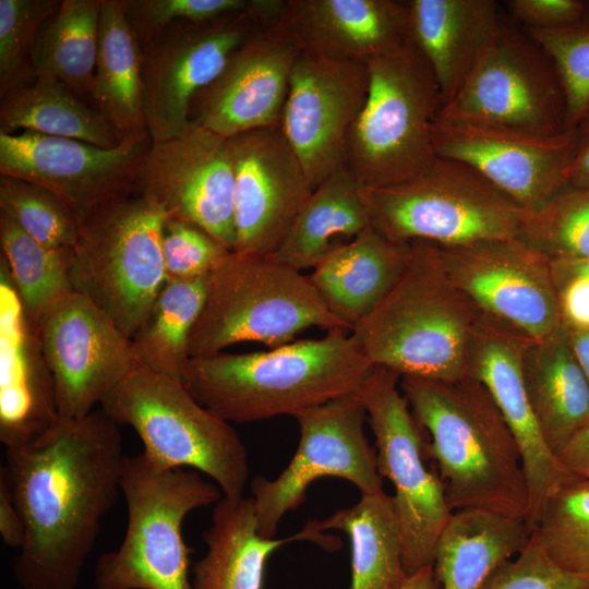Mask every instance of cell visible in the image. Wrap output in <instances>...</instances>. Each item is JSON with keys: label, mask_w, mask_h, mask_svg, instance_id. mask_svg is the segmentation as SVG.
I'll use <instances>...</instances> for the list:
<instances>
[{"label": "cell", "mask_w": 589, "mask_h": 589, "mask_svg": "<svg viewBox=\"0 0 589 589\" xmlns=\"http://www.w3.org/2000/svg\"><path fill=\"white\" fill-rule=\"evenodd\" d=\"M527 32L554 63L565 93L566 125L575 129L589 108V0L572 25Z\"/></svg>", "instance_id": "obj_42"}, {"label": "cell", "mask_w": 589, "mask_h": 589, "mask_svg": "<svg viewBox=\"0 0 589 589\" xmlns=\"http://www.w3.org/2000/svg\"><path fill=\"white\" fill-rule=\"evenodd\" d=\"M516 239L549 262L589 257V187L568 185L525 212Z\"/></svg>", "instance_id": "obj_39"}, {"label": "cell", "mask_w": 589, "mask_h": 589, "mask_svg": "<svg viewBox=\"0 0 589 589\" xmlns=\"http://www.w3.org/2000/svg\"><path fill=\"white\" fill-rule=\"evenodd\" d=\"M0 245L23 312L35 328L56 302L74 291L70 280L73 248L39 243L2 212Z\"/></svg>", "instance_id": "obj_37"}, {"label": "cell", "mask_w": 589, "mask_h": 589, "mask_svg": "<svg viewBox=\"0 0 589 589\" xmlns=\"http://www.w3.org/2000/svg\"><path fill=\"white\" fill-rule=\"evenodd\" d=\"M369 86L365 63L300 52L290 76L281 129L312 190L342 166L346 143Z\"/></svg>", "instance_id": "obj_20"}, {"label": "cell", "mask_w": 589, "mask_h": 589, "mask_svg": "<svg viewBox=\"0 0 589 589\" xmlns=\"http://www.w3.org/2000/svg\"><path fill=\"white\" fill-rule=\"evenodd\" d=\"M34 330L63 418L93 412L139 362L132 340L75 291L56 302Z\"/></svg>", "instance_id": "obj_15"}, {"label": "cell", "mask_w": 589, "mask_h": 589, "mask_svg": "<svg viewBox=\"0 0 589 589\" xmlns=\"http://www.w3.org/2000/svg\"><path fill=\"white\" fill-rule=\"evenodd\" d=\"M431 244L449 279L485 315L532 339L562 325L550 262L519 240Z\"/></svg>", "instance_id": "obj_17"}, {"label": "cell", "mask_w": 589, "mask_h": 589, "mask_svg": "<svg viewBox=\"0 0 589 589\" xmlns=\"http://www.w3.org/2000/svg\"><path fill=\"white\" fill-rule=\"evenodd\" d=\"M101 0H62L43 24L32 53L36 74L53 76L89 104Z\"/></svg>", "instance_id": "obj_36"}, {"label": "cell", "mask_w": 589, "mask_h": 589, "mask_svg": "<svg viewBox=\"0 0 589 589\" xmlns=\"http://www.w3.org/2000/svg\"><path fill=\"white\" fill-rule=\"evenodd\" d=\"M567 330L574 353L589 384V328Z\"/></svg>", "instance_id": "obj_51"}, {"label": "cell", "mask_w": 589, "mask_h": 589, "mask_svg": "<svg viewBox=\"0 0 589 589\" xmlns=\"http://www.w3.org/2000/svg\"><path fill=\"white\" fill-rule=\"evenodd\" d=\"M347 332L335 328L267 351L190 358L182 384L229 423L296 417L359 393L374 365Z\"/></svg>", "instance_id": "obj_2"}, {"label": "cell", "mask_w": 589, "mask_h": 589, "mask_svg": "<svg viewBox=\"0 0 589 589\" xmlns=\"http://www.w3.org/2000/svg\"><path fill=\"white\" fill-rule=\"evenodd\" d=\"M562 323L589 328V257L550 262Z\"/></svg>", "instance_id": "obj_46"}, {"label": "cell", "mask_w": 589, "mask_h": 589, "mask_svg": "<svg viewBox=\"0 0 589 589\" xmlns=\"http://www.w3.org/2000/svg\"><path fill=\"white\" fill-rule=\"evenodd\" d=\"M203 536L207 551L192 567V589H262L264 568L275 550L296 540L318 542L305 528L283 539L261 537L254 501L244 495H223Z\"/></svg>", "instance_id": "obj_29"}, {"label": "cell", "mask_w": 589, "mask_h": 589, "mask_svg": "<svg viewBox=\"0 0 589 589\" xmlns=\"http://www.w3.org/2000/svg\"><path fill=\"white\" fill-rule=\"evenodd\" d=\"M0 441L5 449L26 445L60 418L55 383L1 261Z\"/></svg>", "instance_id": "obj_24"}, {"label": "cell", "mask_w": 589, "mask_h": 589, "mask_svg": "<svg viewBox=\"0 0 589 589\" xmlns=\"http://www.w3.org/2000/svg\"><path fill=\"white\" fill-rule=\"evenodd\" d=\"M265 22L245 10L205 22L170 23L141 46L144 111L152 142L181 135L195 95L224 70L233 51Z\"/></svg>", "instance_id": "obj_14"}, {"label": "cell", "mask_w": 589, "mask_h": 589, "mask_svg": "<svg viewBox=\"0 0 589 589\" xmlns=\"http://www.w3.org/2000/svg\"><path fill=\"white\" fill-rule=\"evenodd\" d=\"M400 375L374 365L359 395L375 437L380 476L394 485L404 566L409 575L433 565L437 538L452 509L443 482L424 461L421 425L399 387Z\"/></svg>", "instance_id": "obj_11"}, {"label": "cell", "mask_w": 589, "mask_h": 589, "mask_svg": "<svg viewBox=\"0 0 589 589\" xmlns=\"http://www.w3.org/2000/svg\"><path fill=\"white\" fill-rule=\"evenodd\" d=\"M0 536L7 546L15 550L22 546L25 537L24 521L2 467L0 468Z\"/></svg>", "instance_id": "obj_48"}, {"label": "cell", "mask_w": 589, "mask_h": 589, "mask_svg": "<svg viewBox=\"0 0 589 589\" xmlns=\"http://www.w3.org/2000/svg\"><path fill=\"white\" fill-rule=\"evenodd\" d=\"M410 39L430 64L444 105L460 89L497 33L493 0H408ZM443 105V106H444Z\"/></svg>", "instance_id": "obj_26"}, {"label": "cell", "mask_w": 589, "mask_h": 589, "mask_svg": "<svg viewBox=\"0 0 589 589\" xmlns=\"http://www.w3.org/2000/svg\"><path fill=\"white\" fill-rule=\"evenodd\" d=\"M89 105L122 137L148 132L141 45L120 0H101Z\"/></svg>", "instance_id": "obj_31"}, {"label": "cell", "mask_w": 589, "mask_h": 589, "mask_svg": "<svg viewBox=\"0 0 589 589\" xmlns=\"http://www.w3.org/2000/svg\"><path fill=\"white\" fill-rule=\"evenodd\" d=\"M522 373L540 431L556 456L589 421V384L563 323L549 335L527 341Z\"/></svg>", "instance_id": "obj_28"}, {"label": "cell", "mask_w": 589, "mask_h": 589, "mask_svg": "<svg viewBox=\"0 0 589 589\" xmlns=\"http://www.w3.org/2000/svg\"><path fill=\"white\" fill-rule=\"evenodd\" d=\"M140 45L170 23L185 20L205 22L245 10L248 0H120Z\"/></svg>", "instance_id": "obj_44"}, {"label": "cell", "mask_w": 589, "mask_h": 589, "mask_svg": "<svg viewBox=\"0 0 589 589\" xmlns=\"http://www.w3.org/2000/svg\"><path fill=\"white\" fill-rule=\"evenodd\" d=\"M99 408L119 426L136 432L142 455L154 469L201 471L224 496L243 495L250 468L241 438L229 422L200 405L182 382L137 362Z\"/></svg>", "instance_id": "obj_8"}, {"label": "cell", "mask_w": 589, "mask_h": 589, "mask_svg": "<svg viewBox=\"0 0 589 589\" xmlns=\"http://www.w3.org/2000/svg\"><path fill=\"white\" fill-rule=\"evenodd\" d=\"M481 589H589V578L556 565L532 534L525 550L502 564Z\"/></svg>", "instance_id": "obj_45"}, {"label": "cell", "mask_w": 589, "mask_h": 589, "mask_svg": "<svg viewBox=\"0 0 589 589\" xmlns=\"http://www.w3.org/2000/svg\"><path fill=\"white\" fill-rule=\"evenodd\" d=\"M411 250V242L388 239L369 226L325 255L308 277L328 310L351 330L399 280Z\"/></svg>", "instance_id": "obj_27"}, {"label": "cell", "mask_w": 589, "mask_h": 589, "mask_svg": "<svg viewBox=\"0 0 589 589\" xmlns=\"http://www.w3.org/2000/svg\"><path fill=\"white\" fill-rule=\"evenodd\" d=\"M56 0H0V96L31 84L33 48L43 24L58 10Z\"/></svg>", "instance_id": "obj_41"}, {"label": "cell", "mask_w": 589, "mask_h": 589, "mask_svg": "<svg viewBox=\"0 0 589 589\" xmlns=\"http://www.w3.org/2000/svg\"><path fill=\"white\" fill-rule=\"evenodd\" d=\"M151 144L148 132L104 148L34 131H0V175L50 190L82 221L101 204L137 189Z\"/></svg>", "instance_id": "obj_16"}, {"label": "cell", "mask_w": 589, "mask_h": 589, "mask_svg": "<svg viewBox=\"0 0 589 589\" xmlns=\"http://www.w3.org/2000/svg\"><path fill=\"white\" fill-rule=\"evenodd\" d=\"M512 19L526 31H553L567 27L581 15L586 0H507Z\"/></svg>", "instance_id": "obj_47"}, {"label": "cell", "mask_w": 589, "mask_h": 589, "mask_svg": "<svg viewBox=\"0 0 589 589\" xmlns=\"http://www.w3.org/2000/svg\"><path fill=\"white\" fill-rule=\"evenodd\" d=\"M410 409L428 431L452 510L480 509L525 519L529 492L518 444L485 386L467 376H400Z\"/></svg>", "instance_id": "obj_3"}, {"label": "cell", "mask_w": 589, "mask_h": 589, "mask_svg": "<svg viewBox=\"0 0 589 589\" xmlns=\"http://www.w3.org/2000/svg\"><path fill=\"white\" fill-rule=\"evenodd\" d=\"M233 169V251L272 255L312 192L280 125L228 137Z\"/></svg>", "instance_id": "obj_22"}, {"label": "cell", "mask_w": 589, "mask_h": 589, "mask_svg": "<svg viewBox=\"0 0 589 589\" xmlns=\"http://www.w3.org/2000/svg\"><path fill=\"white\" fill-rule=\"evenodd\" d=\"M438 117L543 135L568 130L554 63L526 29L504 20Z\"/></svg>", "instance_id": "obj_12"}, {"label": "cell", "mask_w": 589, "mask_h": 589, "mask_svg": "<svg viewBox=\"0 0 589 589\" xmlns=\"http://www.w3.org/2000/svg\"><path fill=\"white\" fill-rule=\"evenodd\" d=\"M124 458L119 425L101 408L60 417L35 441L5 449L1 467L25 527L13 563L21 589H76L121 492Z\"/></svg>", "instance_id": "obj_1"}, {"label": "cell", "mask_w": 589, "mask_h": 589, "mask_svg": "<svg viewBox=\"0 0 589 589\" xmlns=\"http://www.w3.org/2000/svg\"><path fill=\"white\" fill-rule=\"evenodd\" d=\"M281 20L301 51L368 63L411 41L407 1L285 0Z\"/></svg>", "instance_id": "obj_25"}, {"label": "cell", "mask_w": 589, "mask_h": 589, "mask_svg": "<svg viewBox=\"0 0 589 589\" xmlns=\"http://www.w3.org/2000/svg\"><path fill=\"white\" fill-rule=\"evenodd\" d=\"M167 214L139 188L80 221L70 280L130 339L147 317L167 277L161 238Z\"/></svg>", "instance_id": "obj_9"}, {"label": "cell", "mask_w": 589, "mask_h": 589, "mask_svg": "<svg viewBox=\"0 0 589 589\" xmlns=\"http://www.w3.org/2000/svg\"><path fill=\"white\" fill-rule=\"evenodd\" d=\"M530 337L484 314L468 359V374L482 383L512 431L529 492L527 524L533 528L550 494L569 474L549 448L531 409L522 373Z\"/></svg>", "instance_id": "obj_23"}, {"label": "cell", "mask_w": 589, "mask_h": 589, "mask_svg": "<svg viewBox=\"0 0 589 589\" xmlns=\"http://www.w3.org/2000/svg\"><path fill=\"white\" fill-rule=\"evenodd\" d=\"M369 226L361 185L341 166L312 190L271 256L300 272L313 269L342 239H353Z\"/></svg>", "instance_id": "obj_33"}, {"label": "cell", "mask_w": 589, "mask_h": 589, "mask_svg": "<svg viewBox=\"0 0 589 589\" xmlns=\"http://www.w3.org/2000/svg\"><path fill=\"white\" fill-rule=\"evenodd\" d=\"M312 326L350 330L300 271L271 255L230 251L211 274L204 306L190 334L189 356L217 354L243 341L275 348Z\"/></svg>", "instance_id": "obj_6"}, {"label": "cell", "mask_w": 589, "mask_h": 589, "mask_svg": "<svg viewBox=\"0 0 589 589\" xmlns=\"http://www.w3.org/2000/svg\"><path fill=\"white\" fill-rule=\"evenodd\" d=\"M0 212L50 248H73L80 233L74 213L50 190L16 177L0 176Z\"/></svg>", "instance_id": "obj_40"}, {"label": "cell", "mask_w": 589, "mask_h": 589, "mask_svg": "<svg viewBox=\"0 0 589 589\" xmlns=\"http://www.w3.org/2000/svg\"><path fill=\"white\" fill-rule=\"evenodd\" d=\"M161 249L167 279L211 274L230 253L201 227L172 218L164 223Z\"/></svg>", "instance_id": "obj_43"}, {"label": "cell", "mask_w": 589, "mask_h": 589, "mask_svg": "<svg viewBox=\"0 0 589 589\" xmlns=\"http://www.w3.org/2000/svg\"><path fill=\"white\" fill-rule=\"evenodd\" d=\"M233 183L228 139L191 123L179 136L152 142L137 188L167 218L192 223L233 251Z\"/></svg>", "instance_id": "obj_19"}, {"label": "cell", "mask_w": 589, "mask_h": 589, "mask_svg": "<svg viewBox=\"0 0 589 589\" xmlns=\"http://www.w3.org/2000/svg\"><path fill=\"white\" fill-rule=\"evenodd\" d=\"M397 589H442V587L436 578L433 565H429L409 575Z\"/></svg>", "instance_id": "obj_52"}, {"label": "cell", "mask_w": 589, "mask_h": 589, "mask_svg": "<svg viewBox=\"0 0 589 589\" xmlns=\"http://www.w3.org/2000/svg\"><path fill=\"white\" fill-rule=\"evenodd\" d=\"M17 129L104 148L124 139L89 104L47 74H36L31 84L1 97L0 131L12 134Z\"/></svg>", "instance_id": "obj_34"}, {"label": "cell", "mask_w": 589, "mask_h": 589, "mask_svg": "<svg viewBox=\"0 0 589 589\" xmlns=\"http://www.w3.org/2000/svg\"><path fill=\"white\" fill-rule=\"evenodd\" d=\"M300 440L296 454L274 480L257 476L250 482L257 531L273 539L285 514L305 498L309 485L322 477L353 483L361 494L383 491L375 453L363 424L366 418L359 393L297 414Z\"/></svg>", "instance_id": "obj_13"}, {"label": "cell", "mask_w": 589, "mask_h": 589, "mask_svg": "<svg viewBox=\"0 0 589 589\" xmlns=\"http://www.w3.org/2000/svg\"><path fill=\"white\" fill-rule=\"evenodd\" d=\"M315 534L326 529L348 533L351 544L350 589H397L408 578L393 496L384 491L361 494L360 501L305 526Z\"/></svg>", "instance_id": "obj_32"}, {"label": "cell", "mask_w": 589, "mask_h": 589, "mask_svg": "<svg viewBox=\"0 0 589 589\" xmlns=\"http://www.w3.org/2000/svg\"><path fill=\"white\" fill-rule=\"evenodd\" d=\"M94 589H99V588H96V587H95Z\"/></svg>", "instance_id": "obj_53"}, {"label": "cell", "mask_w": 589, "mask_h": 589, "mask_svg": "<svg viewBox=\"0 0 589 589\" xmlns=\"http://www.w3.org/2000/svg\"><path fill=\"white\" fill-rule=\"evenodd\" d=\"M211 274L166 279L147 317L131 338L139 362L182 382L190 359V334L204 306Z\"/></svg>", "instance_id": "obj_35"}, {"label": "cell", "mask_w": 589, "mask_h": 589, "mask_svg": "<svg viewBox=\"0 0 589 589\" xmlns=\"http://www.w3.org/2000/svg\"><path fill=\"white\" fill-rule=\"evenodd\" d=\"M301 52L281 20L257 27L190 106L191 123L224 137L280 125L290 76Z\"/></svg>", "instance_id": "obj_21"}, {"label": "cell", "mask_w": 589, "mask_h": 589, "mask_svg": "<svg viewBox=\"0 0 589 589\" xmlns=\"http://www.w3.org/2000/svg\"><path fill=\"white\" fill-rule=\"evenodd\" d=\"M366 64L369 93L349 133L342 167L361 187L404 183L437 158L432 129L444 105L441 91L412 41Z\"/></svg>", "instance_id": "obj_5"}, {"label": "cell", "mask_w": 589, "mask_h": 589, "mask_svg": "<svg viewBox=\"0 0 589 589\" xmlns=\"http://www.w3.org/2000/svg\"><path fill=\"white\" fill-rule=\"evenodd\" d=\"M576 144L566 171L567 184L589 187V108L575 128Z\"/></svg>", "instance_id": "obj_50"}, {"label": "cell", "mask_w": 589, "mask_h": 589, "mask_svg": "<svg viewBox=\"0 0 589 589\" xmlns=\"http://www.w3.org/2000/svg\"><path fill=\"white\" fill-rule=\"evenodd\" d=\"M525 519L480 509L453 510L441 531L433 568L442 589H481L490 576L528 545Z\"/></svg>", "instance_id": "obj_30"}, {"label": "cell", "mask_w": 589, "mask_h": 589, "mask_svg": "<svg viewBox=\"0 0 589 589\" xmlns=\"http://www.w3.org/2000/svg\"><path fill=\"white\" fill-rule=\"evenodd\" d=\"M532 534L556 565L589 578V480L566 478L546 498Z\"/></svg>", "instance_id": "obj_38"}, {"label": "cell", "mask_w": 589, "mask_h": 589, "mask_svg": "<svg viewBox=\"0 0 589 589\" xmlns=\"http://www.w3.org/2000/svg\"><path fill=\"white\" fill-rule=\"evenodd\" d=\"M556 458L569 474L589 480V421L569 438Z\"/></svg>", "instance_id": "obj_49"}, {"label": "cell", "mask_w": 589, "mask_h": 589, "mask_svg": "<svg viewBox=\"0 0 589 589\" xmlns=\"http://www.w3.org/2000/svg\"><path fill=\"white\" fill-rule=\"evenodd\" d=\"M432 136L436 156L471 166L525 212L568 187L575 129L543 135L437 117Z\"/></svg>", "instance_id": "obj_18"}, {"label": "cell", "mask_w": 589, "mask_h": 589, "mask_svg": "<svg viewBox=\"0 0 589 589\" xmlns=\"http://www.w3.org/2000/svg\"><path fill=\"white\" fill-rule=\"evenodd\" d=\"M121 493L128 521L121 544L103 554L95 567L99 589H192L184 518L216 504L217 484L189 468L159 471L141 454L125 456Z\"/></svg>", "instance_id": "obj_7"}, {"label": "cell", "mask_w": 589, "mask_h": 589, "mask_svg": "<svg viewBox=\"0 0 589 589\" xmlns=\"http://www.w3.org/2000/svg\"><path fill=\"white\" fill-rule=\"evenodd\" d=\"M411 247L399 280L350 335L373 365L400 376L467 377L484 313L449 279L430 242Z\"/></svg>", "instance_id": "obj_4"}, {"label": "cell", "mask_w": 589, "mask_h": 589, "mask_svg": "<svg viewBox=\"0 0 589 589\" xmlns=\"http://www.w3.org/2000/svg\"><path fill=\"white\" fill-rule=\"evenodd\" d=\"M370 227L388 239L443 245L516 239L525 211L471 166L438 157L404 183L361 187Z\"/></svg>", "instance_id": "obj_10"}]
</instances>
